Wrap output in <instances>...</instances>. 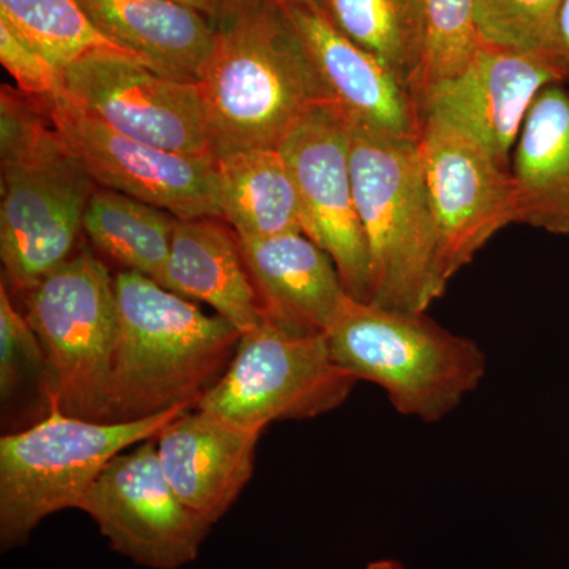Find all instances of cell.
Masks as SVG:
<instances>
[{"mask_svg":"<svg viewBox=\"0 0 569 569\" xmlns=\"http://www.w3.org/2000/svg\"><path fill=\"white\" fill-rule=\"evenodd\" d=\"M213 157L279 146L307 111L332 103L287 9L231 0L200 81Z\"/></svg>","mask_w":569,"mask_h":569,"instance_id":"obj_1","label":"cell"},{"mask_svg":"<svg viewBox=\"0 0 569 569\" xmlns=\"http://www.w3.org/2000/svg\"><path fill=\"white\" fill-rule=\"evenodd\" d=\"M97 183L52 119L50 99L0 89V258L24 293L77 252Z\"/></svg>","mask_w":569,"mask_h":569,"instance_id":"obj_2","label":"cell"},{"mask_svg":"<svg viewBox=\"0 0 569 569\" xmlns=\"http://www.w3.org/2000/svg\"><path fill=\"white\" fill-rule=\"evenodd\" d=\"M114 288L119 339L110 422L197 407L233 361L241 332L138 272H119Z\"/></svg>","mask_w":569,"mask_h":569,"instance_id":"obj_3","label":"cell"},{"mask_svg":"<svg viewBox=\"0 0 569 569\" xmlns=\"http://www.w3.org/2000/svg\"><path fill=\"white\" fill-rule=\"evenodd\" d=\"M356 206L372 274L370 301L427 312L447 288L438 274V239L419 138L350 121Z\"/></svg>","mask_w":569,"mask_h":569,"instance_id":"obj_4","label":"cell"},{"mask_svg":"<svg viewBox=\"0 0 569 569\" xmlns=\"http://www.w3.org/2000/svg\"><path fill=\"white\" fill-rule=\"evenodd\" d=\"M340 369L387 392L399 413L425 422L447 418L486 376L485 351L426 312L391 309L348 296L326 331Z\"/></svg>","mask_w":569,"mask_h":569,"instance_id":"obj_5","label":"cell"},{"mask_svg":"<svg viewBox=\"0 0 569 569\" xmlns=\"http://www.w3.org/2000/svg\"><path fill=\"white\" fill-rule=\"evenodd\" d=\"M190 407L141 421L108 422L59 410L0 438V546L20 548L44 519L78 509L112 458L152 440Z\"/></svg>","mask_w":569,"mask_h":569,"instance_id":"obj_6","label":"cell"},{"mask_svg":"<svg viewBox=\"0 0 569 569\" xmlns=\"http://www.w3.org/2000/svg\"><path fill=\"white\" fill-rule=\"evenodd\" d=\"M24 296V316L48 361L51 410L110 422L112 366L119 339L114 277L88 247Z\"/></svg>","mask_w":569,"mask_h":569,"instance_id":"obj_7","label":"cell"},{"mask_svg":"<svg viewBox=\"0 0 569 569\" xmlns=\"http://www.w3.org/2000/svg\"><path fill=\"white\" fill-rule=\"evenodd\" d=\"M356 383L336 365L326 335L295 332L266 320L242 332L227 372L194 408L264 430L274 421L336 410Z\"/></svg>","mask_w":569,"mask_h":569,"instance_id":"obj_8","label":"cell"},{"mask_svg":"<svg viewBox=\"0 0 569 569\" xmlns=\"http://www.w3.org/2000/svg\"><path fill=\"white\" fill-rule=\"evenodd\" d=\"M78 509L96 522L114 552L151 569L192 563L213 526L171 488L156 438L112 458Z\"/></svg>","mask_w":569,"mask_h":569,"instance_id":"obj_9","label":"cell"},{"mask_svg":"<svg viewBox=\"0 0 569 569\" xmlns=\"http://www.w3.org/2000/svg\"><path fill=\"white\" fill-rule=\"evenodd\" d=\"M277 148L302 209V231L335 260L347 293L370 301L372 274L351 176L350 119L335 103L307 111Z\"/></svg>","mask_w":569,"mask_h":569,"instance_id":"obj_10","label":"cell"},{"mask_svg":"<svg viewBox=\"0 0 569 569\" xmlns=\"http://www.w3.org/2000/svg\"><path fill=\"white\" fill-rule=\"evenodd\" d=\"M419 146L447 288L498 231L518 223L515 182L481 146L438 119L422 118Z\"/></svg>","mask_w":569,"mask_h":569,"instance_id":"obj_11","label":"cell"},{"mask_svg":"<svg viewBox=\"0 0 569 569\" xmlns=\"http://www.w3.org/2000/svg\"><path fill=\"white\" fill-rule=\"evenodd\" d=\"M63 96L114 132L187 156H213L200 86L121 56L62 70Z\"/></svg>","mask_w":569,"mask_h":569,"instance_id":"obj_12","label":"cell"},{"mask_svg":"<svg viewBox=\"0 0 569 569\" xmlns=\"http://www.w3.org/2000/svg\"><path fill=\"white\" fill-rule=\"evenodd\" d=\"M50 108L97 186L157 206L179 220L222 219L216 157L167 151L114 132L63 93L50 99Z\"/></svg>","mask_w":569,"mask_h":569,"instance_id":"obj_13","label":"cell"},{"mask_svg":"<svg viewBox=\"0 0 569 569\" xmlns=\"http://www.w3.org/2000/svg\"><path fill=\"white\" fill-rule=\"evenodd\" d=\"M545 54L481 43L466 69L419 97L421 118L448 123L511 168L516 142L538 93L559 82Z\"/></svg>","mask_w":569,"mask_h":569,"instance_id":"obj_14","label":"cell"},{"mask_svg":"<svg viewBox=\"0 0 569 569\" xmlns=\"http://www.w3.org/2000/svg\"><path fill=\"white\" fill-rule=\"evenodd\" d=\"M263 432L192 408L156 437L160 466L183 503L216 523L249 485Z\"/></svg>","mask_w":569,"mask_h":569,"instance_id":"obj_15","label":"cell"},{"mask_svg":"<svg viewBox=\"0 0 569 569\" xmlns=\"http://www.w3.org/2000/svg\"><path fill=\"white\" fill-rule=\"evenodd\" d=\"M332 103L351 122L380 132L419 138L421 110L417 97L383 62L337 31L316 6L287 9Z\"/></svg>","mask_w":569,"mask_h":569,"instance_id":"obj_16","label":"cell"},{"mask_svg":"<svg viewBox=\"0 0 569 569\" xmlns=\"http://www.w3.org/2000/svg\"><path fill=\"white\" fill-rule=\"evenodd\" d=\"M239 241L268 320L326 335L350 296L335 260L305 233Z\"/></svg>","mask_w":569,"mask_h":569,"instance_id":"obj_17","label":"cell"},{"mask_svg":"<svg viewBox=\"0 0 569 569\" xmlns=\"http://www.w3.org/2000/svg\"><path fill=\"white\" fill-rule=\"evenodd\" d=\"M159 283L182 298L211 306L241 335L268 320L241 241L222 219H178Z\"/></svg>","mask_w":569,"mask_h":569,"instance_id":"obj_18","label":"cell"},{"mask_svg":"<svg viewBox=\"0 0 569 569\" xmlns=\"http://www.w3.org/2000/svg\"><path fill=\"white\" fill-rule=\"evenodd\" d=\"M93 24L144 59L157 73L200 81L216 41V21L168 0H78Z\"/></svg>","mask_w":569,"mask_h":569,"instance_id":"obj_19","label":"cell"},{"mask_svg":"<svg viewBox=\"0 0 569 569\" xmlns=\"http://www.w3.org/2000/svg\"><path fill=\"white\" fill-rule=\"evenodd\" d=\"M518 223L569 234V84L538 93L511 156Z\"/></svg>","mask_w":569,"mask_h":569,"instance_id":"obj_20","label":"cell"},{"mask_svg":"<svg viewBox=\"0 0 569 569\" xmlns=\"http://www.w3.org/2000/svg\"><path fill=\"white\" fill-rule=\"evenodd\" d=\"M222 219L239 239L302 231V209L279 148L239 149L216 157Z\"/></svg>","mask_w":569,"mask_h":569,"instance_id":"obj_21","label":"cell"},{"mask_svg":"<svg viewBox=\"0 0 569 569\" xmlns=\"http://www.w3.org/2000/svg\"><path fill=\"white\" fill-rule=\"evenodd\" d=\"M178 219L157 206L97 187L86 208L82 233L122 271L160 282Z\"/></svg>","mask_w":569,"mask_h":569,"instance_id":"obj_22","label":"cell"},{"mask_svg":"<svg viewBox=\"0 0 569 569\" xmlns=\"http://www.w3.org/2000/svg\"><path fill=\"white\" fill-rule=\"evenodd\" d=\"M316 7L417 97L425 47L422 0H316Z\"/></svg>","mask_w":569,"mask_h":569,"instance_id":"obj_23","label":"cell"},{"mask_svg":"<svg viewBox=\"0 0 569 569\" xmlns=\"http://www.w3.org/2000/svg\"><path fill=\"white\" fill-rule=\"evenodd\" d=\"M0 21L61 71L92 56H121L148 66L108 39L78 0H0Z\"/></svg>","mask_w":569,"mask_h":569,"instance_id":"obj_24","label":"cell"},{"mask_svg":"<svg viewBox=\"0 0 569 569\" xmlns=\"http://www.w3.org/2000/svg\"><path fill=\"white\" fill-rule=\"evenodd\" d=\"M0 403L2 418L20 408L33 425L51 413L50 372L39 337L0 283Z\"/></svg>","mask_w":569,"mask_h":569,"instance_id":"obj_25","label":"cell"},{"mask_svg":"<svg viewBox=\"0 0 569 569\" xmlns=\"http://www.w3.org/2000/svg\"><path fill=\"white\" fill-rule=\"evenodd\" d=\"M425 47L417 99L466 69L477 52V0H422Z\"/></svg>","mask_w":569,"mask_h":569,"instance_id":"obj_26","label":"cell"},{"mask_svg":"<svg viewBox=\"0 0 569 569\" xmlns=\"http://www.w3.org/2000/svg\"><path fill=\"white\" fill-rule=\"evenodd\" d=\"M561 2L477 0L479 40L492 47L546 56Z\"/></svg>","mask_w":569,"mask_h":569,"instance_id":"obj_27","label":"cell"},{"mask_svg":"<svg viewBox=\"0 0 569 569\" xmlns=\"http://www.w3.org/2000/svg\"><path fill=\"white\" fill-rule=\"evenodd\" d=\"M0 62L13 78L14 88L37 99H56L63 93L62 71L24 43L0 21Z\"/></svg>","mask_w":569,"mask_h":569,"instance_id":"obj_28","label":"cell"},{"mask_svg":"<svg viewBox=\"0 0 569 569\" xmlns=\"http://www.w3.org/2000/svg\"><path fill=\"white\" fill-rule=\"evenodd\" d=\"M546 56L560 74L561 82L569 84V0L561 2Z\"/></svg>","mask_w":569,"mask_h":569,"instance_id":"obj_29","label":"cell"},{"mask_svg":"<svg viewBox=\"0 0 569 569\" xmlns=\"http://www.w3.org/2000/svg\"><path fill=\"white\" fill-rule=\"evenodd\" d=\"M168 2L181 3V6L192 7V9L208 14L213 21L217 20L220 13V6L216 0H168Z\"/></svg>","mask_w":569,"mask_h":569,"instance_id":"obj_30","label":"cell"},{"mask_svg":"<svg viewBox=\"0 0 569 569\" xmlns=\"http://www.w3.org/2000/svg\"><path fill=\"white\" fill-rule=\"evenodd\" d=\"M366 569H407L403 567L400 561L391 560V559H381L372 561V563L367 565Z\"/></svg>","mask_w":569,"mask_h":569,"instance_id":"obj_31","label":"cell"},{"mask_svg":"<svg viewBox=\"0 0 569 569\" xmlns=\"http://www.w3.org/2000/svg\"><path fill=\"white\" fill-rule=\"evenodd\" d=\"M272 2L279 3L283 9L299 6H316V0H272Z\"/></svg>","mask_w":569,"mask_h":569,"instance_id":"obj_32","label":"cell"},{"mask_svg":"<svg viewBox=\"0 0 569 569\" xmlns=\"http://www.w3.org/2000/svg\"><path fill=\"white\" fill-rule=\"evenodd\" d=\"M217 3H219L220 9L224 6V3L231 2V0H216Z\"/></svg>","mask_w":569,"mask_h":569,"instance_id":"obj_33","label":"cell"}]
</instances>
